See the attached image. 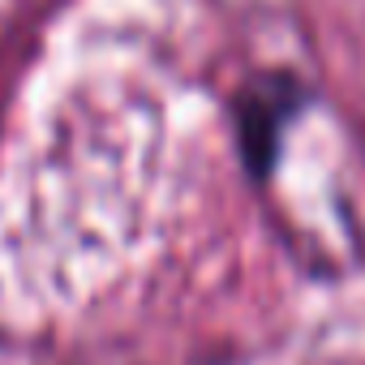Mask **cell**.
Instances as JSON below:
<instances>
[{"label": "cell", "mask_w": 365, "mask_h": 365, "mask_svg": "<svg viewBox=\"0 0 365 365\" xmlns=\"http://www.w3.org/2000/svg\"><path fill=\"white\" fill-rule=\"evenodd\" d=\"M301 103H305V91L292 73H258L241 86V95H237V133H241V155H245L254 176L271 172V163L279 155L284 125L292 120V112Z\"/></svg>", "instance_id": "6da1fadb"}]
</instances>
